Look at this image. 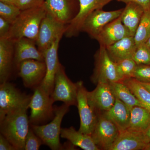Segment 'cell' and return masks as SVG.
Here are the masks:
<instances>
[{
  "label": "cell",
  "mask_w": 150,
  "mask_h": 150,
  "mask_svg": "<svg viewBox=\"0 0 150 150\" xmlns=\"http://www.w3.org/2000/svg\"><path fill=\"white\" fill-rule=\"evenodd\" d=\"M31 96L9 81L0 84V120L11 112L28 109Z\"/></svg>",
  "instance_id": "4"
},
{
  "label": "cell",
  "mask_w": 150,
  "mask_h": 150,
  "mask_svg": "<svg viewBox=\"0 0 150 150\" xmlns=\"http://www.w3.org/2000/svg\"><path fill=\"white\" fill-rule=\"evenodd\" d=\"M144 9L136 3L126 4L121 15V20L124 25L129 30L131 36H134L139 24Z\"/></svg>",
  "instance_id": "23"
},
{
  "label": "cell",
  "mask_w": 150,
  "mask_h": 150,
  "mask_svg": "<svg viewBox=\"0 0 150 150\" xmlns=\"http://www.w3.org/2000/svg\"><path fill=\"white\" fill-rule=\"evenodd\" d=\"M18 0H0V2L16 6H18Z\"/></svg>",
  "instance_id": "39"
},
{
  "label": "cell",
  "mask_w": 150,
  "mask_h": 150,
  "mask_svg": "<svg viewBox=\"0 0 150 150\" xmlns=\"http://www.w3.org/2000/svg\"><path fill=\"white\" fill-rule=\"evenodd\" d=\"M97 115L96 123L91 136L99 150H108L117 139L120 131L117 126L103 114Z\"/></svg>",
  "instance_id": "9"
},
{
  "label": "cell",
  "mask_w": 150,
  "mask_h": 150,
  "mask_svg": "<svg viewBox=\"0 0 150 150\" xmlns=\"http://www.w3.org/2000/svg\"><path fill=\"white\" fill-rule=\"evenodd\" d=\"M137 45L134 36L124 38L106 47L108 55L115 63L126 59H132Z\"/></svg>",
  "instance_id": "21"
},
{
  "label": "cell",
  "mask_w": 150,
  "mask_h": 150,
  "mask_svg": "<svg viewBox=\"0 0 150 150\" xmlns=\"http://www.w3.org/2000/svg\"><path fill=\"white\" fill-rule=\"evenodd\" d=\"M42 144V141L30 126L25 139L24 150H38Z\"/></svg>",
  "instance_id": "32"
},
{
  "label": "cell",
  "mask_w": 150,
  "mask_h": 150,
  "mask_svg": "<svg viewBox=\"0 0 150 150\" xmlns=\"http://www.w3.org/2000/svg\"><path fill=\"white\" fill-rule=\"evenodd\" d=\"M150 37V8L144 11L134 35L137 46L146 43Z\"/></svg>",
  "instance_id": "28"
},
{
  "label": "cell",
  "mask_w": 150,
  "mask_h": 150,
  "mask_svg": "<svg viewBox=\"0 0 150 150\" xmlns=\"http://www.w3.org/2000/svg\"><path fill=\"white\" fill-rule=\"evenodd\" d=\"M116 70L121 81L133 77L137 64L131 58L123 59L115 63Z\"/></svg>",
  "instance_id": "29"
},
{
  "label": "cell",
  "mask_w": 150,
  "mask_h": 150,
  "mask_svg": "<svg viewBox=\"0 0 150 150\" xmlns=\"http://www.w3.org/2000/svg\"><path fill=\"white\" fill-rule=\"evenodd\" d=\"M27 109H21L7 114L0 120L1 134L8 140L16 150H24L30 123Z\"/></svg>",
  "instance_id": "2"
},
{
  "label": "cell",
  "mask_w": 150,
  "mask_h": 150,
  "mask_svg": "<svg viewBox=\"0 0 150 150\" xmlns=\"http://www.w3.org/2000/svg\"><path fill=\"white\" fill-rule=\"evenodd\" d=\"M129 36H131L130 32L122 23L121 15L106 25L96 40H97L100 46L106 48Z\"/></svg>",
  "instance_id": "17"
},
{
  "label": "cell",
  "mask_w": 150,
  "mask_h": 150,
  "mask_svg": "<svg viewBox=\"0 0 150 150\" xmlns=\"http://www.w3.org/2000/svg\"><path fill=\"white\" fill-rule=\"evenodd\" d=\"M76 83L77 106L80 119V126L79 131L91 136L96 123L97 115L89 103L88 91L84 86L83 82L79 81Z\"/></svg>",
  "instance_id": "10"
},
{
  "label": "cell",
  "mask_w": 150,
  "mask_h": 150,
  "mask_svg": "<svg viewBox=\"0 0 150 150\" xmlns=\"http://www.w3.org/2000/svg\"><path fill=\"white\" fill-rule=\"evenodd\" d=\"M143 134L146 138V140L149 143L150 142V124L149 125L147 129L143 133Z\"/></svg>",
  "instance_id": "38"
},
{
  "label": "cell",
  "mask_w": 150,
  "mask_h": 150,
  "mask_svg": "<svg viewBox=\"0 0 150 150\" xmlns=\"http://www.w3.org/2000/svg\"><path fill=\"white\" fill-rule=\"evenodd\" d=\"M0 150H16L8 140L1 134L0 135Z\"/></svg>",
  "instance_id": "36"
},
{
  "label": "cell",
  "mask_w": 150,
  "mask_h": 150,
  "mask_svg": "<svg viewBox=\"0 0 150 150\" xmlns=\"http://www.w3.org/2000/svg\"><path fill=\"white\" fill-rule=\"evenodd\" d=\"M14 41L0 38V84L8 81L14 64Z\"/></svg>",
  "instance_id": "20"
},
{
  "label": "cell",
  "mask_w": 150,
  "mask_h": 150,
  "mask_svg": "<svg viewBox=\"0 0 150 150\" xmlns=\"http://www.w3.org/2000/svg\"><path fill=\"white\" fill-rule=\"evenodd\" d=\"M144 150H150V142L147 144Z\"/></svg>",
  "instance_id": "41"
},
{
  "label": "cell",
  "mask_w": 150,
  "mask_h": 150,
  "mask_svg": "<svg viewBox=\"0 0 150 150\" xmlns=\"http://www.w3.org/2000/svg\"><path fill=\"white\" fill-rule=\"evenodd\" d=\"M61 137L66 139L75 146L84 150H99L90 135L76 131L73 126L62 128Z\"/></svg>",
  "instance_id": "24"
},
{
  "label": "cell",
  "mask_w": 150,
  "mask_h": 150,
  "mask_svg": "<svg viewBox=\"0 0 150 150\" xmlns=\"http://www.w3.org/2000/svg\"><path fill=\"white\" fill-rule=\"evenodd\" d=\"M14 64L18 68L21 62L25 60L33 59L45 62L44 55L38 48L36 41L22 38L14 42Z\"/></svg>",
  "instance_id": "18"
},
{
  "label": "cell",
  "mask_w": 150,
  "mask_h": 150,
  "mask_svg": "<svg viewBox=\"0 0 150 150\" xmlns=\"http://www.w3.org/2000/svg\"><path fill=\"white\" fill-rule=\"evenodd\" d=\"M102 114L117 126L120 132L129 128L131 109L118 98H116L112 107Z\"/></svg>",
  "instance_id": "22"
},
{
  "label": "cell",
  "mask_w": 150,
  "mask_h": 150,
  "mask_svg": "<svg viewBox=\"0 0 150 150\" xmlns=\"http://www.w3.org/2000/svg\"><path fill=\"white\" fill-rule=\"evenodd\" d=\"M148 144L143 133L126 130L120 131L108 150H144Z\"/></svg>",
  "instance_id": "19"
},
{
  "label": "cell",
  "mask_w": 150,
  "mask_h": 150,
  "mask_svg": "<svg viewBox=\"0 0 150 150\" xmlns=\"http://www.w3.org/2000/svg\"><path fill=\"white\" fill-rule=\"evenodd\" d=\"M47 13L45 5L21 11L6 38L13 41L27 38L36 41L40 24Z\"/></svg>",
  "instance_id": "1"
},
{
  "label": "cell",
  "mask_w": 150,
  "mask_h": 150,
  "mask_svg": "<svg viewBox=\"0 0 150 150\" xmlns=\"http://www.w3.org/2000/svg\"><path fill=\"white\" fill-rule=\"evenodd\" d=\"M132 78L140 82L150 83V64L137 65Z\"/></svg>",
  "instance_id": "33"
},
{
  "label": "cell",
  "mask_w": 150,
  "mask_h": 150,
  "mask_svg": "<svg viewBox=\"0 0 150 150\" xmlns=\"http://www.w3.org/2000/svg\"><path fill=\"white\" fill-rule=\"evenodd\" d=\"M130 89L142 103L143 107L150 112V92L139 81L134 78H130L122 81Z\"/></svg>",
  "instance_id": "27"
},
{
  "label": "cell",
  "mask_w": 150,
  "mask_h": 150,
  "mask_svg": "<svg viewBox=\"0 0 150 150\" xmlns=\"http://www.w3.org/2000/svg\"><path fill=\"white\" fill-rule=\"evenodd\" d=\"M18 68L19 76L27 88L34 89L39 86L46 75L45 62L33 59L25 60L20 64Z\"/></svg>",
  "instance_id": "12"
},
{
  "label": "cell",
  "mask_w": 150,
  "mask_h": 150,
  "mask_svg": "<svg viewBox=\"0 0 150 150\" xmlns=\"http://www.w3.org/2000/svg\"><path fill=\"white\" fill-rule=\"evenodd\" d=\"M77 86L67 76L64 67L60 63L56 71L51 97L53 102L62 101L69 105H77Z\"/></svg>",
  "instance_id": "7"
},
{
  "label": "cell",
  "mask_w": 150,
  "mask_h": 150,
  "mask_svg": "<svg viewBox=\"0 0 150 150\" xmlns=\"http://www.w3.org/2000/svg\"><path fill=\"white\" fill-rule=\"evenodd\" d=\"M126 4L130 2L136 3L142 6L144 10L150 8V0H115Z\"/></svg>",
  "instance_id": "37"
},
{
  "label": "cell",
  "mask_w": 150,
  "mask_h": 150,
  "mask_svg": "<svg viewBox=\"0 0 150 150\" xmlns=\"http://www.w3.org/2000/svg\"><path fill=\"white\" fill-rule=\"evenodd\" d=\"M63 36L61 35L58 37L43 54L46 65V74L40 86L50 96L54 89V79L60 63L58 57V49Z\"/></svg>",
  "instance_id": "16"
},
{
  "label": "cell",
  "mask_w": 150,
  "mask_h": 150,
  "mask_svg": "<svg viewBox=\"0 0 150 150\" xmlns=\"http://www.w3.org/2000/svg\"><path fill=\"white\" fill-rule=\"evenodd\" d=\"M94 69L91 79L95 84L121 81L115 62L110 59L106 48L100 46L94 55Z\"/></svg>",
  "instance_id": "6"
},
{
  "label": "cell",
  "mask_w": 150,
  "mask_h": 150,
  "mask_svg": "<svg viewBox=\"0 0 150 150\" xmlns=\"http://www.w3.org/2000/svg\"><path fill=\"white\" fill-rule=\"evenodd\" d=\"M132 59L137 65L150 64V49L146 42L137 46Z\"/></svg>",
  "instance_id": "31"
},
{
  "label": "cell",
  "mask_w": 150,
  "mask_h": 150,
  "mask_svg": "<svg viewBox=\"0 0 150 150\" xmlns=\"http://www.w3.org/2000/svg\"><path fill=\"white\" fill-rule=\"evenodd\" d=\"M87 96L89 103L97 115L110 109L116 99L110 85L108 83L98 84L93 91H88Z\"/></svg>",
  "instance_id": "15"
},
{
  "label": "cell",
  "mask_w": 150,
  "mask_h": 150,
  "mask_svg": "<svg viewBox=\"0 0 150 150\" xmlns=\"http://www.w3.org/2000/svg\"><path fill=\"white\" fill-rule=\"evenodd\" d=\"M141 83V84L150 92V83Z\"/></svg>",
  "instance_id": "40"
},
{
  "label": "cell",
  "mask_w": 150,
  "mask_h": 150,
  "mask_svg": "<svg viewBox=\"0 0 150 150\" xmlns=\"http://www.w3.org/2000/svg\"><path fill=\"white\" fill-rule=\"evenodd\" d=\"M51 96L46 93L40 86L34 89L29 105L30 125H43L54 118L55 108Z\"/></svg>",
  "instance_id": "5"
},
{
  "label": "cell",
  "mask_w": 150,
  "mask_h": 150,
  "mask_svg": "<svg viewBox=\"0 0 150 150\" xmlns=\"http://www.w3.org/2000/svg\"><path fill=\"white\" fill-rule=\"evenodd\" d=\"M150 124V112L145 108L136 106L131 109V117L127 130L144 133Z\"/></svg>",
  "instance_id": "25"
},
{
  "label": "cell",
  "mask_w": 150,
  "mask_h": 150,
  "mask_svg": "<svg viewBox=\"0 0 150 150\" xmlns=\"http://www.w3.org/2000/svg\"><path fill=\"white\" fill-rule=\"evenodd\" d=\"M45 0H18V6L21 10L39 6L44 4Z\"/></svg>",
  "instance_id": "34"
},
{
  "label": "cell",
  "mask_w": 150,
  "mask_h": 150,
  "mask_svg": "<svg viewBox=\"0 0 150 150\" xmlns=\"http://www.w3.org/2000/svg\"><path fill=\"white\" fill-rule=\"evenodd\" d=\"M44 5L48 13L67 25L79 10V0H45Z\"/></svg>",
  "instance_id": "14"
},
{
  "label": "cell",
  "mask_w": 150,
  "mask_h": 150,
  "mask_svg": "<svg viewBox=\"0 0 150 150\" xmlns=\"http://www.w3.org/2000/svg\"><path fill=\"white\" fill-rule=\"evenodd\" d=\"M67 26L47 13L41 22L36 41L39 51L44 54L58 37L64 35Z\"/></svg>",
  "instance_id": "8"
},
{
  "label": "cell",
  "mask_w": 150,
  "mask_h": 150,
  "mask_svg": "<svg viewBox=\"0 0 150 150\" xmlns=\"http://www.w3.org/2000/svg\"><path fill=\"white\" fill-rule=\"evenodd\" d=\"M146 43H147L148 46H149V48L150 49V37L149 38V39L147 40L146 42Z\"/></svg>",
  "instance_id": "42"
},
{
  "label": "cell",
  "mask_w": 150,
  "mask_h": 150,
  "mask_svg": "<svg viewBox=\"0 0 150 150\" xmlns=\"http://www.w3.org/2000/svg\"><path fill=\"white\" fill-rule=\"evenodd\" d=\"M70 106L63 103L56 107L54 118L50 123L45 125H30L34 133L43 142L52 150H63V145L60 142L61 124L65 115L69 112Z\"/></svg>",
  "instance_id": "3"
},
{
  "label": "cell",
  "mask_w": 150,
  "mask_h": 150,
  "mask_svg": "<svg viewBox=\"0 0 150 150\" xmlns=\"http://www.w3.org/2000/svg\"><path fill=\"white\" fill-rule=\"evenodd\" d=\"M123 8L112 11L102 9L94 11L84 21L81 32H85L92 39H96L101 30L110 22L121 16Z\"/></svg>",
  "instance_id": "11"
},
{
  "label": "cell",
  "mask_w": 150,
  "mask_h": 150,
  "mask_svg": "<svg viewBox=\"0 0 150 150\" xmlns=\"http://www.w3.org/2000/svg\"><path fill=\"white\" fill-rule=\"evenodd\" d=\"M115 98H118L131 109L136 106H142V103L125 84L121 81L109 84Z\"/></svg>",
  "instance_id": "26"
},
{
  "label": "cell",
  "mask_w": 150,
  "mask_h": 150,
  "mask_svg": "<svg viewBox=\"0 0 150 150\" xmlns=\"http://www.w3.org/2000/svg\"><path fill=\"white\" fill-rule=\"evenodd\" d=\"M80 8L75 18L67 25L64 34L68 38L76 37L81 32L86 18L94 11L102 9L105 6L113 0H79Z\"/></svg>",
  "instance_id": "13"
},
{
  "label": "cell",
  "mask_w": 150,
  "mask_h": 150,
  "mask_svg": "<svg viewBox=\"0 0 150 150\" xmlns=\"http://www.w3.org/2000/svg\"><path fill=\"white\" fill-rule=\"evenodd\" d=\"M11 24L0 17V38H5L8 35Z\"/></svg>",
  "instance_id": "35"
},
{
  "label": "cell",
  "mask_w": 150,
  "mask_h": 150,
  "mask_svg": "<svg viewBox=\"0 0 150 150\" xmlns=\"http://www.w3.org/2000/svg\"><path fill=\"white\" fill-rule=\"evenodd\" d=\"M18 6L0 2V17L12 24L21 12Z\"/></svg>",
  "instance_id": "30"
}]
</instances>
